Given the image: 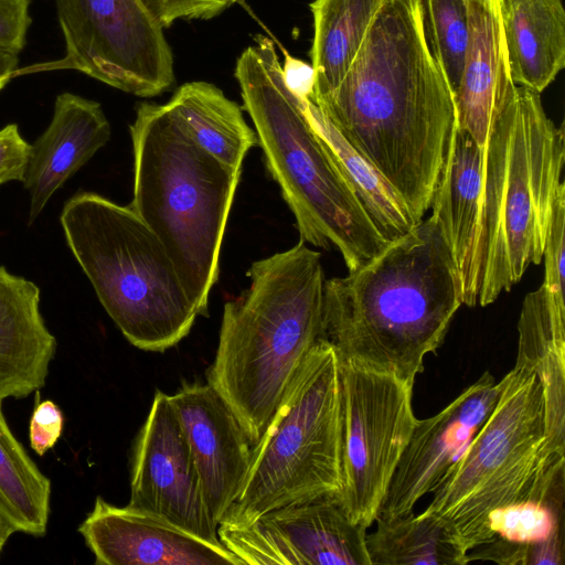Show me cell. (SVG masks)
Segmentation results:
<instances>
[{"label":"cell","instance_id":"cell-23","mask_svg":"<svg viewBox=\"0 0 565 565\" xmlns=\"http://www.w3.org/2000/svg\"><path fill=\"white\" fill-rule=\"evenodd\" d=\"M167 104L198 145L242 172L245 156L257 143V136L236 102L212 83L193 81L178 87Z\"/></svg>","mask_w":565,"mask_h":565},{"label":"cell","instance_id":"cell-17","mask_svg":"<svg viewBox=\"0 0 565 565\" xmlns=\"http://www.w3.org/2000/svg\"><path fill=\"white\" fill-rule=\"evenodd\" d=\"M516 360L537 376L543 393L548 465L565 462V303L564 286L543 280L523 300L518 322Z\"/></svg>","mask_w":565,"mask_h":565},{"label":"cell","instance_id":"cell-27","mask_svg":"<svg viewBox=\"0 0 565 565\" xmlns=\"http://www.w3.org/2000/svg\"><path fill=\"white\" fill-rule=\"evenodd\" d=\"M0 401V503L17 532L42 536L46 532L51 481L31 460L10 430Z\"/></svg>","mask_w":565,"mask_h":565},{"label":"cell","instance_id":"cell-34","mask_svg":"<svg viewBox=\"0 0 565 565\" xmlns=\"http://www.w3.org/2000/svg\"><path fill=\"white\" fill-rule=\"evenodd\" d=\"M282 77L288 88L302 100H310L313 94L315 73L311 65L284 53Z\"/></svg>","mask_w":565,"mask_h":565},{"label":"cell","instance_id":"cell-2","mask_svg":"<svg viewBox=\"0 0 565 565\" xmlns=\"http://www.w3.org/2000/svg\"><path fill=\"white\" fill-rule=\"evenodd\" d=\"M461 305L450 248L430 215L344 277L324 280L323 339L339 360L414 385Z\"/></svg>","mask_w":565,"mask_h":565},{"label":"cell","instance_id":"cell-3","mask_svg":"<svg viewBox=\"0 0 565 565\" xmlns=\"http://www.w3.org/2000/svg\"><path fill=\"white\" fill-rule=\"evenodd\" d=\"M564 125L540 93L510 85L486 143L476 235L462 305L486 307L543 259L554 203L565 185Z\"/></svg>","mask_w":565,"mask_h":565},{"label":"cell","instance_id":"cell-10","mask_svg":"<svg viewBox=\"0 0 565 565\" xmlns=\"http://www.w3.org/2000/svg\"><path fill=\"white\" fill-rule=\"evenodd\" d=\"M339 380L338 499L352 522L370 527L417 422L412 407L413 385L342 360Z\"/></svg>","mask_w":565,"mask_h":565},{"label":"cell","instance_id":"cell-19","mask_svg":"<svg viewBox=\"0 0 565 565\" xmlns=\"http://www.w3.org/2000/svg\"><path fill=\"white\" fill-rule=\"evenodd\" d=\"M55 348L40 312L39 287L0 266V401L41 388Z\"/></svg>","mask_w":565,"mask_h":565},{"label":"cell","instance_id":"cell-5","mask_svg":"<svg viewBox=\"0 0 565 565\" xmlns=\"http://www.w3.org/2000/svg\"><path fill=\"white\" fill-rule=\"evenodd\" d=\"M234 75L253 120L266 168L291 210L300 241L337 248L353 270L390 242L327 153L305 108L286 85L274 43L257 35Z\"/></svg>","mask_w":565,"mask_h":565},{"label":"cell","instance_id":"cell-12","mask_svg":"<svg viewBox=\"0 0 565 565\" xmlns=\"http://www.w3.org/2000/svg\"><path fill=\"white\" fill-rule=\"evenodd\" d=\"M366 530L338 497L281 507L244 526H220L218 539L247 565H371Z\"/></svg>","mask_w":565,"mask_h":565},{"label":"cell","instance_id":"cell-15","mask_svg":"<svg viewBox=\"0 0 565 565\" xmlns=\"http://www.w3.org/2000/svg\"><path fill=\"white\" fill-rule=\"evenodd\" d=\"M78 532L98 565H242L222 543L206 541L156 514L97 497Z\"/></svg>","mask_w":565,"mask_h":565},{"label":"cell","instance_id":"cell-37","mask_svg":"<svg viewBox=\"0 0 565 565\" xmlns=\"http://www.w3.org/2000/svg\"><path fill=\"white\" fill-rule=\"evenodd\" d=\"M17 532V529L8 515L7 511L0 503V554L10 539V536Z\"/></svg>","mask_w":565,"mask_h":565},{"label":"cell","instance_id":"cell-13","mask_svg":"<svg viewBox=\"0 0 565 565\" xmlns=\"http://www.w3.org/2000/svg\"><path fill=\"white\" fill-rule=\"evenodd\" d=\"M128 505L222 543L185 435L168 394L157 391L137 436Z\"/></svg>","mask_w":565,"mask_h":565},{"label":"cell","instance_id":"cell-25","mask_svg":"<svg viewBox=\"0 0 565 565\" xmlns=\"http://www.w3.org/2000/svg\"><path fill=\"white\" fill-rule=\"evenodd\" d=\"M303 102L327 153L381 234L392 241L414 228L417 223L388 181L340 136L312 102Z\"/></svg>","mask_w":565,"mask_h":565},{"label":"cell","instance_id":"cell-35","mask_svg":"<svg viewBox=\"0 0 565 565\" xmlns=\"http://www.w3.org/2000/svg\"><path fill=\"white\" fill-rule=\"evenodd\" d=\"M563 533L529 544L526 565H563Z\"/></svg>","mask_w":565,"mask_h":565},{"label":"cell","instance_id":"cell-6","mask_svg":"<svg viewBox=\"0 0 565 565\" xmlns=\"http://www.w3.org/2000/svg\"><path fill=\"white\" fill-rule=\"evenodd\" d=\"M129 128L134 151L129 206L161 242L198 315L206 317L242 172L198 145L167 103H140Z\"/></svg>","mask_w":565,"mask_h":565},{"label":"cell","instance_id":"cell-26","mask_svg":"<svg viewBox=\"0 0 565 565\" xmlns=\"http://www.w3.org/2000/svg\"><path fill=\"white\" fill-rule=\"evenodd\" d=\"M366 534L371 565H465L463 553L446 524L434 515L413 512L376 519Z\"/></svg>","mask_w":565,"mask_h":565},{"label":"cell","instance_id":"cell-21","mask_svg":"<svg viewBox=\"0 0 565 565\" xmlns=\"http://www.w3.org/2000/svg\"><path fill=\"white\" fill-rule=\"evenodd\" d=\"M512 83L542 93L565 66L562 0H499Z\"/></svg>","mask_w":565,"mask_h":565},{"label":"cell","instance_id":"cell-1","mask_svg":"<svg viewBox=\"0 0 565 565\" xmlns=\"http://www.w3.org/2000/svg\"><path fill=\"white\" fill-rule=\"evenodd\" d=\"M310 102L419 223L431 206L456 106L427 45L418 0H386L341 82Z\"/></svg>","mask_w":565,"mask_h":565},{"label":"cell","instance_id":"cell-31","mask_svg":"<svg viewBox=\"0 0 565 565\" xmlns=\"http://www.w3.org/2000/svg\"><path fill=\"white\" fill-rule=\"evenodd\" d=\"M31 0H0V50L19 54L31 24Z\"/></svg>","mask_w":565,"mask_h":565},{"label":"cell","instance_id":"cell-18","mask_svg":"<svg viewBox=\"0 0 565 565\" xmlns=\"http://www.w3.org/2000/svg\"><path fill=\"white\" fill-rule=\"evenodd\" d=\"M109 139L110 125L99 103L72 93L56 97L50 125L31 145L22 181L31 199L29 224Z\"/></svg>","mask_w":565,"mask_h":565},{"label":"cell","instance_id":"cell-11","mask_svg":"<svg viewBox=\"0 0 565 565\" xmlns=\"http://www.w3.org/2000/svg\"><path fill=\"white\" fill-rule=\"evenodd\" d=\"M56 11L66 46L58 67L139 97L174 84L164 28L141 0H56Z\"/></svg>","mask_w":565,"mask_h":565},{"label":"cell","instance_id":"cell-20","mask_svg":"<svg viewBox=\"0 0 565 565\" xmlns=\"http://www.w3.org/2000/svg\"><path fill=\"white\" fill-rule=\"evenodd\" d=\"M469 42L454 94L456 124L483 147L510 78L499 0H468Z\"/></svg>","mask_w":565,"mask_h":565},{"label":"cell","instance_id":"cell-4","mask_svg":"<svg viewBox=\"0 0 565 565\" xmlns=\"http://www.w3.org/2000/svg\"><path fill=\"white\" fill-rule=\"evenodd\" d=\"M249 286L224 305L207 384L255 445L313 345L323 339L321 254L299 241L256 260Z\"/></svg>","mask_w":565,"mask_h":565},{"label":"cell","instance_id":"cell-24","mask_svg":"<svg viewBox=\"0 0 565 565\" xmlns=\"http://www.w3.org/2000/svg\"><path fill=\"white\" fill-rule=\"evenodd\" d=\"M386 0H313L312 98L332 90L345 75ZM310 99V100H311Z\"/></svg>","mask_w":565,"mask_h":565},{"label":"cell","instance_id":"cell-32","mask_svg":"<svg viewBox=\"0 0 565 565\" xmlns=\"http://www.w3.org/2000/svg\"><path fill=\"white\" fill-rule=\"evenodd\" d=\"M31 145L21 136L15 124L0 129V185L10 181H23Z\"/></svg>","mask_w":565,"mask_h":565},{"label":"cell","instance_id":"cell-14","mask_svg":"<svg viewBox=\"0 0 565 565\" xmlns=\"http://www.w3.org/2000/svg\"><path fill=\"white\" fill-rule=\"evenodd\" d=\"M500 383L484 372L436 415L417 419L386 489L376 519L413 512L434 492L492 411Z\"/></svg>","mask_w":565,"mask_h":565},{"label":"cell","instance_id":"cell-22","mask_svg":"<svg viewBox=\"0 0 565 565\" xmlns=\"http://www.w3.org/2000/svg\"><path fill=\"white\" fill-rule=\"evenodd\" d=\"M482 163L483 147L456 124L430 207L450 248L460 296L470 269Z\"/></svg>","mask_w":565,"mask_h":565},{"label":"cell","instance_id":"cell-8","mask_svg":"<svg viewBox=\"0 0 565 565\" xmlns=\"http://www.w3.org/2000/svg\"><path fill=\"white\" fill-rule=\"evenodd\" d=\"M498 399L422 512L440 519L466 553L490 541L489 514L531 500L546 503L565 483V463L543 458L544 402L536 374L515 361Z\"/></svg>","mask_w":565,"mask_h":565},{"label":"cell","instance_id":"cell-28","mask_svg":"<svg viewBox=\"0 0 565 565\" xmlns=\"http://www.w3.org/2000/svg\"><path fill=\"white\" fill-rule=\"evenodd\" d=\"M418 4L429 51L455 94L469 42L468 0H418Z\"/></svg>","mask_w":565,"mask_h":565},{"label":"cell","instance_id":"cell-33","mask_svg":"<svg viewBox=\"0 0 565 565\" xmlns=\"http://www.w3.org/2000/svg\"><path fill=\"white\" fill-rule=\"evenodd\" d=\"M64 417L52 401L39 403L30 419V445L40 456L53 448L63 433Z\"/></svg>","mask_w":565,"mask_h":565},{"label":"cell","instance_id":"cell-9","mask_svg":"<svg viewBox=\"0 0 565 565\" xmlns=\"http://www.w3.org/2000/svg\"><path fill=\"white\" fill-rule=\"evenodd\" d=\"M339 360L319 340L289 384L220 526H244L291 504L338 497L341 489Z\"/></svg>","mask_w":565,"mask_h":565},{"label":"cell","instance_id":"cell-30","mask_svg":"<svg viewBox=\"0 0 565 565\" xmlns=\"http://www.w3.org/2000/svg\"><path fill=\"white\" fill-rule=\"evenodd\" d=\"M156 20L169 28L180 20H210L238 0H141Z\"/></svg>","mask_w":565,"mask_h":565},{"label":"cell","instance_id":"cell-16","mask_svg":"<svg viewBox=\"0 0 565 565\" xmlns=\"http://www.w3.org/2000/svg\"><path fill=\"white\" fill-rule=\"evenodd\" d=\"M217 523L236 500L249 470L253 446L225 401L209 385L183 383L169 395Z\"/></svg>","mask_w":565,"mask_h":565},{"label":"cell","instance_id":"cell-7","mask_svg":"<svg viewBox=\"0 0 565 565\" xmlns=\"http://www.w3.org/2000/svg\"><path fill=\"white\" fill-rule=\"evenodd\" d=\"M60 220L71 252L130 344L163 352L190 333L198 311L166 248L129 205L78 192Z\"/></svg>","mask_w":565,"mask_h":565},{"label":"cell","instance_id":"cell-36","mask_svg":"<svg viewBox=\"0 0 565 565\" xmlns=\"http://www.w3.org/2000/svg\"><path fill=\"white\" fill-rule=\"evenodd\" d=\"M18 55L0 50V92L17 73Z\"/></svg>","mask_w":565,"mask_h":565},{"label":"cell","instance_id":"cell-29","mask_svg":"<svg viewBox=\"0 0 565 565\" xmlns=\"http://www.w3.org/2000/svg\"><path fill=\"white\" fill-rule=\"evenodd\" d=\"M564 505L522 501L493 510L487 521L490 541L533 544L563 533Z\"/></svg>","mask_w":565,"mask_h":565}]
</instances>
